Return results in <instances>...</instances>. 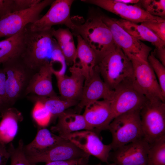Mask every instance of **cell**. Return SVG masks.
<instances>
[{
    "instance_id": "cell-31",
    "label": "cell",
    "mask_w": 165,
    "mask_h": 165,
    "mask_svg": "<svg viewBox=\"0 0 165 165\" xmlns=\"http://www.w3.org/2000/svg\"><path fill=\"white\" fill-rule=\"evenodd\" d=\"M148 61L157 78L162 95L165 98V66L156 57L154 51L150 53L148 58Z\"/></svg>"
},
{
    "instance_id": "cell-15",
    "label": "cell",
    "mask_w": 165,
    "mask_h": 165,
    "mask_svg": "<svg viewBox=\"0 0 165 165\" xmlns=\"http://www.w3.org/2000/svg\"><path fill=\"white\" fill-rule=\"evenodd\" d=\"M82 115L89 130L99 135L102 131L108 130L109 124L115 118L110 101L99 100L87 105Z\"/></svg>"
},
{
    "instance_id": "cell-9",
    "label": "cell",
    "mask_w": 165,
    "mask_h": 165,
    "mask_svg": "<svg viewBox=\"0 0 165 165\" xmlns=\"http://www.w3.org/2000/svg\"><path fill=\"white\" fill-rule=\"evenodd\" d=\"M74 1L54 0L47 13L34 23L28 25L31 31H42L50 30L53 26L64 25L72 30L74 26L70 16L71 8Z\"/></svg>"
},
{
    "instance_id": "cell-41",
    "label": "cell",
    "mask_w": 165,
    "mask_h": 165,
    "mask_svg": "<svg viewBox=\"0 0 165 165\" xmlns=\"http://www.w3.org/2000/svg\"><path fill=\"white\" fill-rule=\"evenodd\" d=\"M116 1L126 4H136L138 3L139 0H116Z\"/></svg>"
},
{
    "instance_id": "cell-36",
    "label": "cell",
    "mask_w": 165,
    "mask_h": 165,
    "mask_svg": "<svg viewBox=\"0 0 165 165\" xmlns=\"http://www.w3.org/2000/svg\"><path fill=\"white\" fill-rule=\"evenodd\" d=\"M41 1V0H13V12L28 9Z\"/></svg>"
},
{
    "instance_id": "cell-11",
    "label": "cell",
    "mask_w": 165,
    "mask_h": 165,
    "mask_svg": "<svg viewBox=\"0 0 165 165\" xmlns=\"http://www.w3.org/2000/svg\"><path fill=\"white\" fill-rule=\"evenodd\" d=\"M114 91L110 102L115 118L131 111L141 110L148 100L133 82L123 83Z\"/></svg>"
},
{
    "instance_id": "cell-19",
    "label": "cell",
    "mask_w": 165,
    "mask_h": 165,
    "mask_svg": "<svg viewBox=\"0 0 165 165\" xmlns=\"http://www.w3.org/2000/svg\"><path fill=\"white\" fill-rule=\"evenodd\" d=\"M71 75L57 77L61 99L79 102L82 92L85 78L81 72L72 66Z\"/></svg>"
},
{
    "instance_id": "cell-30",
    "label": "cell",
    "mask_w": 165,
    "mask_h": 165,
    "mask_svg": "<svg viewBox=\"0 0 165 165\" xmlns=\"http://www.w3.org/2000/svg\"><path fill=\"white\" fill-rule=\"evenodd\" d=\"M24 145L22 139L19 141L16 148L12 143H10L7 149L10 154V165H35L31 163L26 158L24 150Z\"/></svg>"
},
{
    "instance_id": "cell-29",
    "label": "cell",
    "mask_w": 165,
    "mask_h": 165,
    "mask_svg": "<svg viewBox=\"0 0 165 165\" xmlns=\"http://www.w3.org/2000/svg\"><path fill=\"white\" fill-rule=\"evenodd\" d=\"M146 165H165V137L149 144Z\"/></svg>"
},
{
    "instance_id": "cell-40",
    "label": "cell",
    "mask_w": 165,
    "mask_h": 165,
    "mask_svg": "<svg viewBox=\"0 0 165 165\" xmlns=\"http://www.w3.org/2000/svg\"><path fill=\"white\" fill-rule=\"evenodd\" d=\"M154 52L156 57L164 66H165V47L155 48Z\"/></svg>"
},
{
    "instance_id": "cell-2",
    "label": "cell",
    "mask_w": 165,
    "mask_h": 165,
    "mask_svg": "<svg viewBox=\"0 0 165 165\" xmlns=\"http://www.w3.org/2000/svg\"><path fill=\"white\" fill-rule=\"evenodd\" d=\"M95 68L112 90L123 83L133 82L134 69L131 61L117 46L97 62Z\"/></svg>"
},
{
    "instance_id": "cell-8",
    "label": "cell",
    "mask_w": 165,
    "mask_h": 165,
    "mask_svg": "<svg viewBox=\"0 0 165 165\" xmlns=\"http://www.w3.org/2000/svg\"><path fill=\"white\" fill-rule=\"evenodd\" d=\"M103 21L112 34L115 43L130 60L139 58L148 61L152 48L127 32L115 19L101 15Z\"/></svg>"
},
{
    "instance_id": "cell-27",
    "label": "cell",
    "mask_w": 165,
    "mask_h": 165,
    "mask_svg": "<svg viewBox=\"0 0 165 165\" xmlns=\"http://www.w3.org/2000/svg\"><path fill=\"white\" fill-rule=\"evenodd\" d=\"M29 99L34 102L41 103L51 114L52 118L58 117L70 107L77 105L79 102L73 100H64L57 97H44L32 95Z\"/></svg>"
},
{
    "instance_id": "cell-20",
    "label": "cell",
    "mask_w": 165,
    "mask_h": 165,
    "mask_svg": "<svg viewBox=\"0 0 165 165\" xmlns=\"http://www.w3.org/2000/svg\"><path fill=\"white\" fill-rule=\"evenodd\" d=\"M76 37L77 45L72 66L80 71L86 80L93 74L97 59L94 52L82 37L79 35Z\"/></svg>"
},
{
    "instance_id": "cell-21",
    "label": "cell",
    "mask_w": 165,
    "mask_h": 165,
    "mask_svg": "<svg viewBox=\"0 0 165 165\" xmlns=\"http://www.w3.org/2000/svg\"><path fill=\"white\" fill-rule=\"evenodd\" d=\"M65 139L46 127L39 128L33 140L24 146L26 157L39 155L63 142Z\"/></svg>"
},
{
    "instance_id": "cell-4",
    "label": "cell",
    "mask_w": 165,
    "mask_h": 165,
    "mask_svg": "<svg viewBox=\"0 0 165 165\" xmlns=\"http://www.w3.org/2000/svg\"><path fill=\"white\" fill-rule=\"evenodd\" d=\"M140 110L128 112L115 117L108 130L111 133L112 150L144 138L141 125Z\"/></svg>"
},
{
    "instance_id": "cell-14",
    "label": "cell",
    "mask_w": 165,
    "mask_h": 165,
    "mask_svg": "<svg viewBox=\"0 0 165 165\" xmlns=\"http://www.w3.org/2000/svg\"><path fill=\"white\" fill-rule=\"evenodd\" d=\"M149 144L144 138L111 152L108 161L116 165H146Z\"/></svg>"
},
{
    "instance_id": "cell-16",
    "label": "cell",
    "mask_w": 165,
    "mask_h": 165,
    "mask_svg": "<svg viewBox=\"0 0 165 165\" xmlns=\"http://www.w3.org/2000/svg\"><path fill=\"white\" fill-rule=\"evenodd\" d=\"M90 156L72 142L65 139L63 142L39 155L26 157L31 163L36 164L41 162L47 163L53 161L82 158L89 160Z\"/></svg>"
},
{
    "instance_id": "cell-24",
    "label": "cell",
    "mask_w": 165,
    "mask_h": 165,
    "mask_svg": "<svg viewBox=\"0 0 165 165\" xmlns=\"http://www.w3.org/2000/svg\"><path fill=\"white\" fill-rule=\"evenodd\" d=\"M27 25L18 33L0 41V63L3 64L20 56L24 46Z\"/></svg>"
},
{
    "instance_id": "cell-42",
    "label": "cell",
    "mask_w": 165,
    "mask_h": 165,
    "mask_svg": "<svg viewBox=\"0 0 165 165\" xmlns=\"http://www.w3.org/2000/svg\"><path fill=\"white\" fill-rule=\"evenodd\" d=\"M79 165H116L115 164L113 163H107L106 164H102L100 163H99L96 164H90L88 163L82 162L80 163Z\"/></svg>"
},
{
    "instance_id": "cell-43",
    "label": "cell",
    "mask_w": 165,
    "mask_h": 165,
    "mask_svg": "<svg viewBox=\"0 0 165 165\" xmlns=\"http://www.w3.org/2000/svg\"></svg>"
},
{
    "instance_id": "cell-34",
    "label": "cell",
    "mask_w": 165,
    "mask_h": 165,
    "mask_svg": "<svg viewBox=\"0 0 165 165\" xmlns=\"http://www.w3.org/2000/svg\"><path fill=\"white\" fill-rule=\"evenodd\" d=\"M146 27L156 36L165 42V20H150L141 23Z\"/></svg>"
},
{
    "instance_id": "cell-32",
    "label": "cell",
    "mask_w": 165,
    "mask_h": 165,
    "mask_svg": "<svg viewBox=\"0 0 165 165\" xmlns=\"http://www.w3.org/2000/svg\"><path fill=\"white\" fill-rule=\"evenodd\" d=\"M32 110V117L39 128L46 127L52 119V116L41 103L37 101Z\"/></svg>"
},
{
    "instance_id": "cell-1",
    "label": "cell",
    "mask_w": 165,
    "mask_h": 165,
    "mask_svg": "<svg viewBox=\"0 0 165 165\" xmlns=\"http://www.w3.org/2000/svg\"><path fill=\"white\" fill-rule=\"evenodd\" d=\"M73 21V35L82 37L95 54L97 62L116 46L111 32L103 21L101 15H91L82 23Z\"/></svg>"
},
{
    "instance_id": "cell-5",
    "label": "cell",
    "mask_w": 165,
    "mask_h": 165,
    "mask_svg": "<svg viewBox=\"0 0 165 165\" xmlns=\"http://www.w3.org/2000/svg\"><path fill=\"white\" fill-rule=\"evenodd\" d=\"M6 75L7 108L11 107L24 94L35 72L28 68L20 57L2 64Z\"/></svg>"
},
{
    "instance_id": "cell-7",
    "label": "cell",
    "mask_w": 165,
    "mask_h": 165,
    "mask_svg": "<svg viewBox=\"0 0 165 165\" xmlns=\"http://www.w3.org/2000/svg\"><path fill=\"white\" fill-rule=\"evenodd\" d=\"M54 0L41 1L31 7L12 12L0 18V38L13 36L21 31L28 25L39 19L40 14Z\"/></svg>"
},
{
    "instance_id": "cell-28",
    "label": "cell",
    "mask_w": 165,
    "mask_h": 165,
    "mask_svg": "<svg viewBox=\"0 0 165 165\" xmlns=\"http://www.w3.org/2000/svg\"><path fill=\"white\" fill-rule=\"evenodd\" d=\"M49 61L53 75L56 77L65 75L67 65L64 56L55 39L53 38Z\"/></svg>"
},
{
    "instance_id": "cell-26",
    "label": "cell",
    "mask_w": 165,
    "mask_h": 165,
    "mask_svg": "<svg viewBox=\"0 0 165 165\" xmlns=\"http://www.w3.org/2000/svg\"><path fill=\"white\" fill-rule=\"evenodd\" d=\"M53 35L65 57L67 65L71 66L76 50L72 33L68 28L53 29Z\"/></svg>"
},
{
    "instance_id": "cell-37",
    "label": "cell",
    "mask_w": 165,
    "mask_h": 165,
    "mask_svg": "<svg viewBox=\"0 0 165 165\" xmlns=\"http://www.w3.org/2000/svg\"><path fill=\"white\" fill-rule=\"evenodd\" d=\"M13 0H0V18L13 12Z\"/></svg>"
},
{
    "instance_id": "cell-17",
    "label": "cell",
    "mask_w": 165,
    "mask_h": 165,
    "mask_svg": "<svg viewBox=\"0 0 165 165\" xmlns=\"http://www.w3.org/2000/svg\"><path fill=\"white\" fill-rule=\"evenodd\" d=\"M114 92L104 82L95 68L93 74L85 80L82 95L77 105L78 109L80 111L88 105L100 99L110 101Z\"/></svg>"
},
{
    "instance_id": "cell-25",
    "label": "cell",
    "mask_w": 165,
    "mask_h": 165,
    "mask_svg": "<svg viewBox=\"0 0 165 165\" xmlns=\"http://www.w3.org/2000/svg\"><path fill=\"white\" fill-rule=\"evenodd\" d=\"M116 22L127 32L141 41L150 42L156 48L165 47V42L156 36L146 27L121 19H115Z\"/></svg>"
},
{
    "instance_id": "cell-22",
    "label": "cell",
    "mask_w": 165,
    "mask_h": 165,
    "mask_svg": "<svg viewBox=\"0 0 165 165\" xmlns=\"http://www.w3.org/2000/svg\"><path fill=\"white\" fill-rule=\"evenodd\" d=\"M0 122V144L6 145L11 143L18 131L19 123L23 119L21 112L15 108L9 107L2 111Z\"/></svg>"
},
{
    "instance_id": "cell-23",
    "label": "cell",
    "mask_w": 165,
    "mask_h": 165,
    "mask_svg": "<svg viewBox=\"0 0 165 165\" xmlns=\"http://www.w3.org/2000/svg\"><path fill=\"white\" fill-rule=\"evenodd\" d=\"M58 118L57 123L51 127L50 130L61 137L78 131L89 130L82 115L66 111Z\"/></svg>"
},
{
    "instance_id": "cell-13",
    "label": "cell",
    "mask_w": 165,
    "mask_h": 165,
    "mask_svg": "<svg viewBox=\"0 0 165 165\" xmlns=\"http://www.w3.org/2000/svg\"><path fill=\"white\" fill-rule=\"evenodd\" d=\"M85 3L98 6L122 18L134 23L150 20L163 21L165 19L152 15L136 5H128L116 0H82Z\"/></svg>"
},
{
    "instance_id": "cell-3",
    "label": "cell",
    "mask_w": 165,
    "mask_h": 165,
    "mask_svg": "<svg viewBox=\"0 0 165 165\" xmlns=\"http://www.w3.org/2000/svg\"><path fill=\"white\" fill-rule=\"evenodd\" d=\"M28 25L20 57L28 68L36 72L46 62H49L53 39L54 28L34 31L29 30Z\"/></svg>"
},
{
    "instance_id": "cell-33",
    "label": "cell",
    "mask_w": 165,
    "mask_h": 165,
    "mask_svg": "<svg viewBox=\"0 0 165 165\" xmlns=\"http://www.w3.org/2000/svg\"><path fill=\"white\" fill-rule=\"evenodd\" d=\"M139 2L143 9L150 14L165 19V0H143Z\"/></svg>"
},
{
    "instance_id": "cell-18",
    "label": "cell",
    "mask_w": 165,
    "mask_h": 165,
    "mask_svg": "<svg viewBox=\"0 0 165 165\" xmlns=\"http://www.w3.org/2000/svg\"><path fill=\"white\" fill-rule=\"evenodd\" d=\"M53 75L49 62H46L31 78L24 93L44 97H57L53 86Z\"/></svg>"
},
{
    "instance_id": "cell-6",
    "label": "cell",
    "mask_w": 165,
    "mask_h": 165,
    "mask_svg": "<svg viewBox=\"0 0 165 165\" xmlns=\"http://www.w3.org/2000/svg\"><path fill=\"white\" fill-rule=\"evenodd\" d=\"M140 115L144 138L149 144L165 137V102L148 99Z\"/></svg>"
},
{
    "instance_id": "cell-10",
    "label": "cell",
    "mask_w": 165,
    "mask_h": 165,
    "mask_svg": "<svg viewBox=\"0 0 165 165\" xmlns=\"http://www.w3.org/2000/svg\"><path fill=\"white\" fill-rule=\"evenodd\" d=\"M134 69L133 84L148 99H157L165 102L158 82L148 61L139 58L130 60Z\"/></svg>"
},
{
    "instance_id": "cell-39",
    "label": "cell",
    "mask_w": 165,
    "mask_h": 165,
    "mask_svg": "<svg viewBox=\"0 0 165 165\" xmlns=\"http://www.w3.org/2000/svg\"><path fill=\"white\" fill-rule=\"evenodd\" d=\"M10 154L6 145L0 144V165H6Z\"/></svg>"
},
{
    "instance_id": "cell-35",
    "label": "cell",
    "mask_w": 165,
    "mask_h": 165,
    "mask_svg": "<svg viewBox=\"0 0 165 165\" xmlns=\"http://www.w3.org/2000/svg\"><path fill=\"white\" fill-rule=\"evenodd\" d=\"M6 77L3 68H0V110L7 108L6 92Z\"/></svg>"
},
{
    "instance_id": "cell-12",
    "label": "cell",
    "mask_w": 165,
    "mask_h": 165,
    "mask_svg": "<svg viewBox=\"0 0 165 165\" xmlns=\"http://www.w3.org/2000/svg\"><path fill=\"white\" fill-rule=\"evenodd\" d=\"M75 145L82 151L93 156L101 161L108 163L109 154L112 150L110 144H104L99 135L90 130L78 131L62 137Z\"/></svg>"
},
{
    "instance_id": "cell-38",
    "label": "cell",
    "mask_w": 165,
    "mask_h": 165,
    "mask_svg": "<svg viewBox=\"0 0 165 165\" xmlns=\"http://www.w3.org/2000/svg\"><path fill=\"white\" fill-rule=\"evenodd\" d=\"M89 160L80 159L66 161H55L46 163L45 165H79L82 162L88 163Z\"/></svg>"
}]
</instances>
